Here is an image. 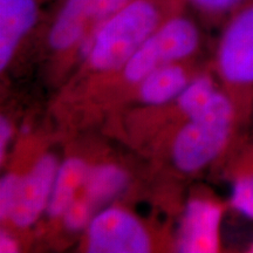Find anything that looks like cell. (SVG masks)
Here are the masks:
<instances>
[{
  "label": "cell",
  "mask_w": 253,
  "mask_h": 253,
  "mask_svg": "<svg viewBox=\"0 0 253 253\" xmlns=\"http://www.w3.org/2000/svg\"><path fill=\"white\" fill-rule=\"evenodd\" d=\"M181 0H129L99 27L84 56L97 72L123 68L168 18L179 11Z\"/></svg>",
  "instance_id": "1"
},
{
  "label": "cell",
  "mask_w": 253,
  "mask_h": 253,
  "mask_svg": "<svg viewBox=\"0 0 253 253\" xmlns=\"http://www.w3.org/2000/svg\"><path fill=\"white\" fill-rule=\"evenodd\" d=\"M176 135L172 158L184 172H197L217 161L229 148L236 125V107L223 89Z\"/></svg>",
  "instance_id": "2"
},
{
  "label": "cell",
  "mask_w": 253,
  "mask_h": 253,
  "mask_svg": "<svg viewBox=\"0 0 253 253\" xmlns=\"http://www.w3.org/2000/svg\"><path fill=\"white\" fill-rule=\"evenodd\" d=\"M214 66L239 121L253 101V0L223 23Z\"/></svg>",
  "instance_id": "3"
},
{
  "label": "cell",
  "mask_w": 253,
  "mask_h": 253,
  "mask_svg": "<svg viewBox=\"0 0 253 253\" xmlns=\"http://www.w3.org/2000/svg\"><path fill=\"white\" fill-rule=\"evenodd\" d=\"M202 43V33L191 18L172 14L144 41L123 67L129 82H141L162 66L185 60L197 52Z\"/></svg>",
  "instance_id": "4"
},
{
  "label": "cell",
  "mask_w": 253,
  "mask_h": 253,
  "mask_svg": "<svg viewBox=\"0 0 253 253\" xmlns=\"http://www.w3.org/2000/svg\"><path fill=\"white\" fill-rule=\"evenodd\" d=\"M129 0H63L46 34L48 48L56 54L84 50L104 21Z\"/></svg>",
  "instance_id": "5"
},
{
  "label": "cell",
  "mask_w": 253,
  "mask_h": 253,
  "mask_svg": "<svg viewBox=\"0 0 253 253\" xmlns=\"http://www.w3.org/2000/svg\"><path fill=\"white\" fill-rule=\"evenodd\" d=\"M151 248L143 224L129 211L109 208L87 226V251L91 253H144Z\"/></svg>",
  "instance_id": "6"
},
{
  "label": "cell",
  "mask_w": 253,
  "mask_h": 253,
  "mask_svg": "<svg viewBox=\"0 0 253 253\" xmlns=\"http://www.w3.org/2000/svg\"><path fill=\"white\" fill-rule=\"evenodd\" d=\"M59 164L54 155L46 154L26 175L20 177L8 220L17 227H28L36 223L48 205Z\"/></svg>",
  "instance_id": "7"
},
{
  "label": "cell",
  "mask_w": 253,
  "mask_h": 253,
  "mask_svg": "<svg viewBox=\"0 0 253 253\" xmlns=\"http://www.w3.org/2000/svg\"><path fill=\"white\" fill-rule=\"evenodd\" d=\"M224 210V205L213 198H196L189 202L179 231V252H219Z\"/></svg>",
  "instance_id": "8"
},
{
  "label": "cell",
  "mask_w": 253,
  "mask_h": 253,
  "mask_svg": "<svg viewBox=\"0 0 253 253\" xmlns=\"http://www.w3.org/2000/svg\"><path fill=\"white\" fill-rule=\"evenodd\" d=\"M39 18V0H0V69L9 65Z\"/></svg>",
  "instance_id": "9"
},
{
  "label": "cell",
  "mask_w": 253,
  "mask_h": 253,
  "mask_svg": "<svg viewBox=\"0 0 253 253\" xmlns=\"http://www.w3.org/2000/svg\"><path fill=\"white\" fill-rule=\"evenodd\" d=\"M88 169L86 162L78 157L68 158L60 164L46 209L50 217H62L68 205L80 194Z\"/></svg>",
  "instance_id": "10"
},
{
  "label": "cell",
  "mask_w": 253,
  "mask_h": 253,
  "mask_svg": "<svg viewBox=\"0 0 253 253\" xmlns=\"http://www.w3.org/2000/svg\"><path fill=\"white\" fill-rule=\"evenodd\" d=\"M188 84V75L182 66L169 63L155 69L141 81L140 96L151 106L164 104L178 97Z\"/></svg>",
  "instance_id": "11"
},
{
  "label": "cell",
  "mask_w": 253,
  "mask_h": 253,
  "mask_svg": "<svg viewBox=\"0 0 253 253\" xmlns=\"http://www.w3.org/2000/svg\"><path fill=\"white\" fill-rule=\"evenodd\" d=\"M232 163L230 205L243 216L253 219V141L244 144Z\"/></svg>",
  "instance_id": "12"
},
{
  "label": "cell",
  "mask_w": 253,
  "mask_h": 253,
  "mask_svg": "<svg viewBox=\"0 0 253 253\" xmlns=\"http://www.w3.org/2000/svg\"><path fill=\"white\" fill-rule=\"evenodd\" d=\"M128 177L115 164H101L89 168L82 186V194L94 205L109 201L126 188Z\"/></svg>",
  "instance_id": "13"
},
{
  "label": "cell",
  "mask_w": 253,
  "mask_h": 253,
  "mask_svg": "<svg viewBox=\"0 0 253 253\" xmlns=\"http://www.w3.org/2000/svg\"><path fill=\"white\" fill-rule=\"evenodd\" d=\"M220 89L209 75H201L189 82L178 96V106L188 118L202 112Z\"/></svg>",
  "instance_id": "14"
},
{
  "label": "cell",
  "mask_w": 253,
  "mask_h": 253,
  "mask_svg": "<svg viewBox=\"0 0 253 253\" xmlns=\"http://www.w3.org/2000/svg\"><path fill=\"white\" fill-rule=\"evenodd\" d=\"M208 21L223 24L233 12L246 4L249 0H186Z\"/></svg>",
  "instance_id": "15"
},
{
  "label": "cell",
  "mask_w": 253,
  "mask_h": 253,
  "mask_svg": "<svg viewBox=\"0 0 253 253\" xmlns=\"http://www.w3.org/2000/svg\"><path fill=\"white\" fill-rule=\"evenodd\" d=\"M94 204L84 194H79L62 214L63 224L71 231H79L89 225L93 219Z\"/></svg>",
  "instance_id": "16"
},
{
  "label": "cell",
  "mask_w": 253,
  "mask_h": 253,
  "mask_svg": "<svg viewBox=\"0 0 253 253\" xmlns=\"http://www.w3.org/2000/svg\"><path fill=\"white\" fill-rule=\"evenodd\" d=\"M20 177L15 173H7L0 182V218L1 220H8L13 208L15 195Z\"/></svg>",
  "instance_id": "17"
},
{
  "label": "cell",
  "mask_w": 253,
  "mask_h": 253,
  "mask_svg": "<svg viewBox=\"0 0 253 253\" xmlns=\"http://www.w3.org/2000/svg\"><path fill=\"white\" fill-rule=\"evenodd\" d=\"M11 137H12L11 123L8 122L7 119L1 118V120H0V157H1V162L4 161L6 150H7Z\"/></svg>",
  "instance_id": "18"
},
{
  "label": "cell",
  "mask_w": 253,
  "mask_h": 253,
  "mask_svg": "<svg viewBox=\"0 0 253 253\" xmlns=\"http://www.w3.org/2000/svg\"><path fill=\"white\" fill-rule=\"evenodd\" d=\"M19 245L14 237L8 233H1L0 236V252L1 253H14L18 252Z\"/></svg>",
  "instance_id": "19"
},
{
  "label": "cell",
  "mask_w": 253,
  "mask_h": 253,
  "mask_svg": "<svg viewBox=\"0 0 253 253\" xmlns=\"http://www.w3.org/2000/svg\"><path fill=\"white\" fill-rule=\"evenodd\" d=\"M249 252H251V253H253V242H252V244L250 245V248H249Z\"/></svg>",
  "instance_id": "20"
}]
</instances>
